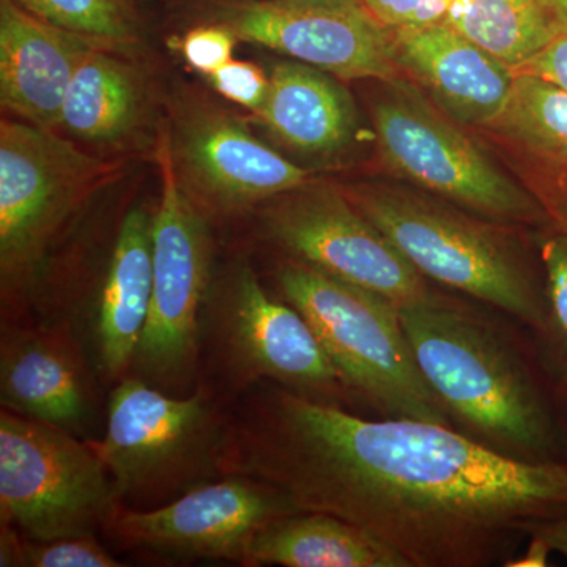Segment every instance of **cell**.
<instances>
[{
    "label": "cell",
    "instance_id": "f546056e",
    "mask_svg": "<svg viewBox=\"0 0 567 567\" xmlns=\"http://www.w3.org/2000/svg\"><path fill=\"white\" fill-rule=\"evenodd\" d=\"M514 74H533L567 92V35H558Z\"/></svg>",
    "mask_w": 567,
    "mask_h": 567
},
{
    "label": "cell",
    "instance_id": "44dd1931",
    "mask_svg": "<svg viewBox=\"0 0 567 567\" xmlns=\"http://www.w3.org/2000/svg\"><path fill=\"white\" fill-rule=\"evenodd\" d=\"M488 128L505 137L548 178L546 207L551 224L567 226V92L516 74L505 110Z\"/></svg>",
    "mask_w": 567,
    "mask_h": 567
},
{
    "label": "cell",
    "instance_id": "d6a6232c",
    "mask_svg": "<svg viewBox=\"0 0 567 567\" xmlns=\"http://www.w3.org/2000/svg\"><path fill=\"white\" fill-rule=\"evenodd\" d=\"M118 2H122V3H123V6H126V3H128V2H130V0H118Z\"/></svg>",
    "mask_w": 567,
    "mask_h": 567
},
{
    "label": "cell",
    "instance_id": "603a6c76",
    "mask_svg": "<svg viewBox=\"0 0 567 567\" xmlns=\"http://www.w3.org/2000/svg\"><path fill=\"white\" fill-rule=\"evenodd\" d=\"M443 22L514 73L558 37L540 0H456Z\"/></svg>",
    "mask_w": 567,
    "mask_h": 567
},
{
    "label": "cell",
    "instance_id": "9a60e30c",
    "mask_svg": "<svg viewBox=\"0 0 567 567\" xmlns=\"http://www.w3.org/2000/svg\"><path fill=\"white\" fill-rule=\"evenodd\" d=\"M107 44L55 28L13 0H0V100L32 125L61 126L63 100L78 66Z\"/></svg>",
    "mask_w": 567,
    "mask_h": 567
},
{
    "label": "cell",
    "instance_id": "e0dca14e",
    "mask_svg": "<svg viewBox=\"0 0 567 567\" xmlns=\"http://www.w3.org/2000/svg\"><path fill=\"white\" fill-rule=\"evenodd\" d=\"M2 409L81 432L91 412L82 360L70 338L44 330L7 328L0 344Z\"/></svg>",
    "mask_w": 567,
    "mask_h": 567
},
{
    "label": "cell",
    "instance_id": "d4e9b609",
    "mask_svg": "<svg viewBox=\"0 0 567 567\" xmlns=\"http://www.w3.org/2000/svg\"><path fill=\"white\" fill-rule=\"evenodd\" d=\"M29 13L55 28L80 33L100 43L133 40L132 22L118 0H13Z\"/></svg>",
    "mask_w": 567,
    "mask_h": 567
},
{
    "label": "cell",
    "instance_id": "7402d4cb",
    "mask_svg": "<svg viewBox=\"0 0 567 567\" xmlns=\"http://www.w3.org/2000/svg\"><path fill=\"white\" fill-rule=\"evenodd\" d=\"M104 48L81 62L63 100L61 126L80 140H121L140 114L141 91L133 71Z\"/></svg>",
    "mask_w": 567,
    "mask_h": 567
},
{
    "label": "cell",
    "instance_id": "484cf974",
    "mask_svg": "<svg viewBox=\"0 0 567 567\" xmlns=\"http://www.w3.org/2000/svg\"><path fill=\"white\" fill-rule=\"evenodd\" d=\"M0 566L21 567H118L96 536L61 537L37 540L22 536L10 525L2 524Z\"/></svg>",
    "mask_w": 567,
    "mask_h": 567
},
{
    "label": "cell",
    "instance_id": "30bf717a",
    "mask_svg": "<svg viewBox=\"0 0 567 567\" xmlns=\"http://www.w3.org/2000/svg\"><path fill=\"white\" fill-rule=\"evenodd\" d=\"M102 166L52 130L0 123V275L3 295L28 287Z\"/></svg>",
    "mask_w": 567,
    "mask_h": 567
},
{
    "label": "cell",
    "instance_id": "5bb4252c",
    "mask_svg": "<svg viewBox=\"0 0 567 567\" xmlns=\"http://www.w3.org/2000/svg\"><path fill=\"white\" fill-rule=\"evenodd\" d=\"M393 33L399 71L447 117L488 128L505 110L514 71L445 22Z\"/></svg>",
    "mask_w": 567,
    "mask_h": 567
},
{
    "label": "cell",
    "instance_id": "9c48e42d",
    "mask_svg": "<svg viewBox=\"0 0 567 567\" xmlns=\"http://www.w3.org/2000/svg\"><path fill=\"white\" fill-rule=\"evenodd\" d=\"M204 350L237 393L274 382L336 405L350 398L308 320L271 297L248 264L212 303L205 301L200 354Z\"/></svg>",
    "mask_w": 567,
    "mask_h": 567
},
{
    "label": "cell",
    "instance_id": "83f0119b",
    "mask_svg": "<svg viewBox=\"0 0 567 567\" xmlns=\"http://www.w3.org/2000/svg\"><path fill=\"white\" fill-rule=\"evenodd\" d=\"M237 35L227 25L215 24L196 28L186 33L182 41V52L194 70L210 76L224 63L233 61Z\"/></svg>",
    "mask_w": 567,
    "mask_h": 567
},
{
    "label": "cell",
    "instance_id": "d6986e66",
    "mask_svg": "<svg viewBox=\"0 0 567 567\" xmlns=\"http://www.w3.org/2000/svg\"><path fill=\"white\" fill-rule=\"evenodd\" d=\"M259 117L271 133L305 153H331L352 140V99L330 73L301 62H282L270 76Z\"/></svg>",
    "mask_w": 567,
    "mask_h": 567
},
{
    "label": "cell",
    "instance_id": "52a82bcc",
    "mask_svg": "<svg viewBox=\"0 0 567 567\" xmlns=\"http://www.w3.org/2000/svg\"><path fill=\"white\" fill-rule=\"evenodd\" d=\"M121 509L110 472L87 440L2 409V524L37 540L96 536Z\"/></svg>",
    "mask_w": 567,
    "mask_h": 567
},
{
    "label": "cell",
    "instance_id": "ac0fdd59",
    "mask_svg": "<svg viewBox=\"0 0 567 567\" xmlns=\"http://www.w3.org/2000/svg\"><path fill=\"white\" fill-rule=\"evenodd\" d=\"M155 215L132 208L123 216L91 322L93 364L104 380L128 375L147 320L153 286Z\"/></svg>",
    "mask_w": 567,
    "mask_h": 567
},
{
    "label": "cell",
    "instance_id": "2e32d148",
    "mask_svg": "<svg viewBox=\"0 0 567 567\" xmlns=\"http://www.w3.org/2000/svg\"><path fill=\"white\" fill-rule=\"evenodd\" d=\"M183 164L223 207H245L309 185L311 175L224 115H199L183 130Z\"/></svg>",
    "mask_w": 567,
    "mask_h": 567
},
{
    "label": "cell",
    "instance_id": "f1b7e54d",
    "mask_svg": "<svg viewBox=\"0 0 567 567\" xmlns=\"http://www.w3.org/2000/svg\"><path fill=\"white\" fill-rule=\"evenodd\" d=\"M388 29L424 28L445 21L456 0H360Z\"/></svg>",
    "mask_w": 567,
    "mask_h": 567
},
{
    "label": "cell",
    "instance_id": "836d02e7",
    "mask_svg": "<svg viewBox=\"0 0 567 567\" xmlns=\"http://www.w3.org/2000/svg\"><path fill=\"white\" fill-rule=\"evenodd\" d=\"M358 2H360V0H358Z\"/></svg>",
    "mask_w": 567,
    "mask_h": 567
},
{
    "label": "cell",
    "instance_id": "5b68a950",
    "mask_svg": "<svg viewBox=\"0 0 567 567\" xmlns=\"http://www.w3.org/2000/svg\"><path fill=\"white\" fill-rule=\"evenodd\" d=\"M276 282L311 324L347 393L383 417L453 425L421 375L399 306L293 259L279 267Z\"/></svg>",
    "mask_w": 567,
    "mask_h": 567
},
{
    "label": "cell",
    "instance_id": "4316f807",
    "mask_svg": "<svg viewBox=\"0 0 567 567\" xmlns=\"http://www.w3.org/2000/svg\"><path fill=\"white\" fill-rule=\"evenodd\" d=\"M224 99L260 114L267 100L270 78L252 62L229 61L208 76Z\"/></svg>",
    "mask_w": 567,
    "mask_h": 567
},
{
    "label": "cell",
    "instance_id": "8fae6325",
    "mask_svg": "<svg viewBox=\"0 0 567 567\" xmlns=\"http://www.w3.org/2000/svg\"><path fill=\"white\" fill-rule=\"evenodd\" d=\"M265 233L293 260L388 298L395 306L431 295L394 245L354 207L349 196L312 183L287 193L264 215Z\"/></svg>",
    "mask_w": 567,
    "mask_h": 567
},
{
    "label": "cell",
    "instance_id": "1f68e13d",
    "mask_svg": "<svg viewBox=\"0 0 567 567\" xmlns=\"http://www.w3.org/2000/svg\"><path fill=\"white\" fill-rule=\"evenodd\" d=\"M546 7L557 35H567V0H540Z\"/></svg>",
    "mask_w": 567,
    "mask_h": 567
},
{
    "label": "cell",
    "instance_id": "6da1fadb",
    "mask_svg": "<svg viewBox=\"0 0 567 567\" xmlns=\"http://www.w3.org/2000/svg\"><path fill=\"white\" fill-rule=\"evenodd\" d=\"M230 412L227 476L357 525L409 567H487L567 516V461L496 453L453 425L383 417L257 382Z\"/></svg>",
    "mask_w": 567,
    "mask_h": 567
},
{
    "label": "cell",
    "instance_id": "cb8c5ba5",
    "mask_svg": "<svg viewBox=\"0 0 567 567\" xmlns=\"http://www.w3.org/2000/svg\"><path fill=\"white\" fill-rule=\"evenodd\" d=\"M546 324L537 338L559 385L567 391V226H555L540 240Z\"/></svg>",
    "mask_w": 567,
    "mask_h": 567
},
{
    "label": "cell",
    "instance_id": "4dcf8cb0",
    "mask_svg": "<svg viewBox=\"0 0 567 567\" xmlns=\"http://www.w3.org/2000/svg\"><path fill=\"white\" fill-rule=\"evenodd\" d=\"M529 539L540 540L550 551L567 558V516L536 524L529 529Z\"/></svg>",
    "mask_w": 567,
    "mask_h": 567
},
{
    "label": "cell",
    "instance_id": "7a4b0ae2",
    "mask_svg": "<svg viewBox=\"0 0 567 567\" xmlns=\"http://www.w3.org/2000/svg\"><path fill=\"white\" fill-rule=\"evenodd\" d=\"M399 315L421 375L457 431L517 461H558L561 434L547 398L494 324L434 292Z\"/></svg>",
    "mask_w": 567,
    "mask_h": 567
},
{
    "label": "cell",
    "instance_id": "277c9868",
    "mask_svg": "<svg viewBox=\"0 0 567 567\" xmlns=\"http://www.w3.org/2000/svg\"><path fill=\"white\" fill-rule=\"evenodd\" d=\"M350 200L427 281L506 312L536 334L543 331L544 282L511 226L395 186H363Z\"/></svg>",
    "mask_w": 567,
    "mask_h": 567
},
{
    "label": "cell",
    "instance_id": "8992f818",
    "mask_svg": "<svg viewBox=\"0 0 567 567\" xmlns=\"http://www.w3.org/2000/svg\"><path fill=\"white\" fill-rule=\"evenodd\" d=\"M372 118L390 173L487 221L551 226L543 203L503 173L416 84L388 81Z\"/></svg>",
    "mask_w": 567,
    "mask_h": 567
},
{
    "label": "cell",
    "instance_id": "ffe728a7",
    "mask_svg": "<svg viewBox=\"0 0 567 567\" xmlns=\"http://www.w3.org/2000/svg\"><path fill=\"white\" fill-rule=\"evenodd\" d=\"M241 566L409 567L385 544L331 514L297 511L265 525Z\"/></svg>",
    "mask_w": 567,
    "mask_h": 567
},
{
    "label": "cell",
    "instance_id": "ba28073f",
    "mask_svg": "<svg viewBox=\"0 0 567 567\" xmlns=\"http://www.w3.org/2000/svg\"><path fill=\"white\" fill-rule=\"evenodd\" d=\"M163 193L153 226V286L130 372L174 395L192 394L200 363L212 245L204 219L182 192L173 155L159 153Z\"/></svg>",
    "mask_w": 567,
    "mask_h": 567
},
{
    "label": "cell",
    "instance_id": "4fadbf2b",
    "mask_svg": "<svg viewBox=\"0 0 567 567\" xmlns=\"http://www.w3.org/2000/svg\"><path fill=\"white\" fill-rule=\"evenodd\" d=\"M219 22L260 44L342 80L399 78L393 29L358 0H260L226 7Z\"/></svg>",
    "mask_w": 567,
    "mask_h": 567
},
{
    "label": "cell",
    "instance_id": "7c38bea8",
    "mask_svg": "<svg viewBox=\"0 0 567 567\" xmlns=\"http://www.w3.org/2000/svg\"><path fill=\"white\" fill-rule=\"evenodd\" d=\"M297 511L270 484L251 476L229 475L155 509L122 507L104 535L130 550L244 565L254 536L275 518Z\"/></svg>",
    "mask_w": 567,
    "mask_h": 567
},
{
    "label": "cell",
    "instance_id": "3957f363",
    "mask_svg": "<svg viewBox=\"0 0 567 567\" xmlns=\"http://www.w3.org/2000/svg\"><path fill=\"white\" fill-rule=\"evenodd\" d=\"M87 442L123 509H155L227 476L230 412L208 386L174 395L126 375L111 391L106 432Z\"/></svg>",
    "mask_w": 567,
    "mask_h": 567
}]
</instances>
